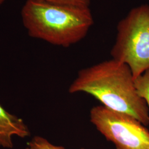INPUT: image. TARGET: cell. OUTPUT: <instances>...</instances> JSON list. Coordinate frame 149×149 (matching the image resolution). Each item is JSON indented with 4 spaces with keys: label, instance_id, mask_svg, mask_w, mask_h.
Returning <instances> with one entry per match:
<instances>
[{
    "label": "cell",
    "instance_id": "cell-9",
    "mask_svg": "<svg viewBox=\"0 0 149 149\" xmlns=\"http://www.w3.org/2000/svg\"><path fill=\"white\" fill-rule=\"evenodd\" d=\"M5 1L6 0H0V6L2 5Z\"/></svg>",
    "mask_w": 149,
    "mask_h": 149
},
{
    "label": "cell",
    "instance_id": "cell-5",
    "mask_svg": "<svg viewBox=\"0 0 149 149\" xmlns=\"http://www.w3.org/2000/svg\"><path fill=\"white\" fill-rule=\"evenodd\" d=\"M30 134L29 128L21 118L7 112L0 104V146L11 149L13 147V136L25 138Z\"/></svg>",
    "mask_w": 149,
    "mask_h": 149
},
{
    "label": "cell",
    "instance_id": "cell-3",
    "mask_svg": "<svg viewBox=\"0 0 149 149\" xmlns=\"http://www.w3.org/2000/svg\"><path fill=\"white\" fill-rule=\"evenodd\" d=\"M112 59L126 64L136 79L149 70V5L133 8L119 22Z\"/></svg>",
    "mask_w": 149,
    "mask_h": 149
},
{
    "label": "cell",
    "instance_id": "cell-4",
    "mask_svg": "<svg viewBox=\"0 0 149 149\" xmlns=\"http://www.w3.org/2000/svg\"><path fill=\"white\" fill-rule=\"evenodd\" d=\"M90 120L116 149H149V130L136 118L102 105L90 111Z\"/></svg>",
    "mask_w": 149,
    "mask_h": 149
},
{
    "label": "cell",
    "instance_id": "cell-1",
    "mask_svg": "<svg viewBox=\"0 0 149 149\" xmlns=\"http://www.w3.org/2000/svg\"><path fill=\"white\" fill-rule=\"evenodd\" d=\"M69 92L89 94L107 108L130 115L145 126L149 124V109L138 93L132 72L117 60L111 59L81 70Z\"/></svg>",
    "mask_w": 149,
    "mask_h": 149
},
{
    "label": "cell",
    "instance_id": "cell-7",
    "mask_svg": "<svg viewBox=\"0 0 149 149\" xmlns=\"http://www.w3.org/2000/svg\"><path fill=\"white\" fill-rule=\"evenodd\" d=\"M26 149H65V148L62 146L54 145L43 137L36 136L27 144Z\"/></svg>",
    "mask_w": 149,
    "mask_h": 149
},
{
    "label": "cell",
    "instance_id": "cell-6",
    "mask_svg": "<svg viewBox=\"0 0 149 149\" xmlns=\"http://www.w3.org/2000/svg\"><path fill=\"white\" fill-rule=\"evenodd\" d=\"M138 93L146 102L149 111V70L135 79Z\"/></svg>",
    "mask_w": 149,
    "mask_h": 149
},
{
    "label": "cell",
    "instance_id": "cell-8",
    "mask_svg": "<svg viewBox=\"0 0 149 149\" xmlns=\"http://www.w3.org/2000/svg\"><path fill=\"white\" fill-rule=\"evenodd\" d=\"M48 3L63 5L74 6L79 7H89L91 0H37Z\"/></svg>",
    "mask_w": 149,
    "mask_h": 149
},
{
    "label": "cell",
    "instance_id": "cell-10",
    "mask_svg": "<svg viewBox=\"0 0 149 149\" xmlns=\"http://www.w3.org/2000/svg\"><path fill=\"white\" fill-rule=\"evenodd\" d=\"M81 149H84V148H81Z\"/></svg>",
    "mask_w": 149,
    "mask_h": 149
},
{
    "label": "cell",
    "instance_id": "cell-2",
    "mask_svg": "<svg viewBox=\"0 0 149 149\" xmlns=\"http://www.w3.org/2000/svg\"><path fill=\"white\" fill-rule=\"evenodd\" d=\"M21 18L31 37L68 48L85 37L93 24L89 7L27 0Z\"/></svg>",
    "mask_w": 149,
    "mask_h": 149
}]
</instances>
